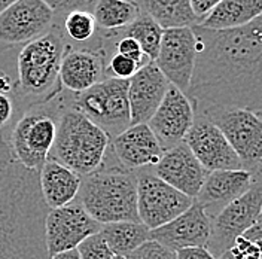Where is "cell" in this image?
Returning a JSON list of instances; mask_svg holds the SVG:
<instances>
[{
  "instance_id": "cell-4",
  "label": "cell",
  "mask_w": 262,
  "mask_h": 259,
  "mask_svg": "<svg viewBox=\"0 0 262 259\" xmlns=\"http://www.w3.org/2000/svg\"><path fill=\"white\" fill-rule=\"evenodd\" d=\"M61 112L49 158L85 178L98 170L111 147V137L88 116L70 106V93L61 91Z\"/></svg>"
},
{
  "instance_id": "cell-9",
  "label": "cell",
  "mask_w": 262,
  "mask_h": 259,
  "mask_svg": "<svg viewBox=\"0 0 262 259\" xmlns=\"http://www.w3.org/2000/svg\"><path fill=\"white\" fill-rule=\"evenodd\" d=\"M222 131L245 170L262 162V119L259 115L240 107H212L195 112Z\"/></svg>"
},
{
  "instance_id": "cell-3",
  "label": "cell",
  "mask_w": 262,
  "mask_h": 259,
  "mask_svg": "<svg viewBox=\"0 0 262 259\" xmlns=\"http://www.w3.org/2000/svg\"><path fill=\"white\" fill-rule=\"evenodd\" d=\"M64 51L63 27L54 24L49 32L18 52L14 97L24 112L34 106L48 104L61 94L60 66Z\"/></svg>"
},
{
  "instance_id": "cell-44",
  "label": "cell",
  "mask_w": 262,
  "mask_h": 259,
  "mask_svg": "<svg viewBox=\"0 0 262 259\" xmlns=\"http://www.w3.org/2000/svg\"><path fill=\"white\" fill-rule=\"evenodd\" d=\"M93 2H94V0H91V3H93Z\"/></svg>"
},
{
  "instance_id": "cell-36",
  "label": "cell",
  "mask_w": 262,
  "mask_h": 259,
  "mask_svg": "<svg viewBox=\"0 0 262 259\" xmlns=\"http://www.w3.org/2000/svg\"><path fill=\"white\" fill-rule=\"evenodd\" d=\"M221 2H222V0H189L191 8H192L194 14H195L196 18H198V23H200L204 16L207 15L216 5H219Z\"/></svg>"
},
{
  "instance_id": "cell-34",
  "label": "cell",
  "mask_w": 262,
  "mask_h": 259,
  "mask_svg": "<svg viewBox=\"0 0 262 259\" xmlns=\"http://www.w3.org/2000/svg\"><path fill=\"white\" fill-rule=\"evenodd\" d=\"M49 9L57 15H67L73 11H82L91 6V0H43Z\"/></svg>"
},
{
  "instance_id": "cell-28",
  "label": "cell",
  "mask_w": 262,
  "mask_h": 259,
  "mask_svg": "<svg viewBox=\"0 0 262 259\" xmlns=\"http://www.w3.org/2000/svg\"><path fill=\"white\" fill-rule=\"evenodd\" d=\"M63 32L78 44L88 42L96 32H97V24L96 19L88 9L82 11H73L64 16L63 21Z\"/></svg>"
},
{
  "instance_id": "cell-39",
  "label": "cell",
  "mask_w": 262,
  "mask_h": 259,
  "mask_svg": "<svg viewBox=\"0 0 262 259\" xmlns=\"http://www.w3.org/2000/svg\"><path fill=\"white\" fill-rule=\"evenodd\" d=\"M49 259H81L79 258V253L76 249L73 250H67V252H61V253H57L54 256H49Z\"/></svg>"
},
{
  "instance_id": "cell-25",
  "label": "cell",
  "mask_w": 262,
  "mask_h": 259,
  "mask_svg": "<svg viewBox=\"0 0 262 259\" xmlns=\"http://www.w3.org/2000/svg\"><path fill=\"white\" fill-rule=\"evenodd\" d=\"M101 237L111 247L114 255L128 256L131 252L150 240V229L142 222H112L101 225Z\"/></svg>"
},
{
  "instance_id": "cell-26",
  "label": "cell",
  "mask_w": 262,
  "mask_h": 259,
  "mask_svg": "<svg viewBox=\"0 0 262 259\" xmlns=\"http://www.w3.org/2000/svg\"><path fill=\"white\" fill-rule=\"evenodd\" d=\"M142 11L133 0H94L91 14L97 29L104 33L121 32L127 29Z\"/></svg>"
},
{
  "instance_id": "cell-22",
  "label": "cell",
  "mask_w": 262,
  "mask_h": 259,
  "mask_svg": "<svg viewBox=\"0 0 262 259\" xmlns=\"http://www.w3.org/2000/svg\"><path fill=\"white\" fill-rule=\"evenodd\" d=\"M81 176L60 162L48 158L39 171V185L48 209L73 203L81 189Z\"/></svg>"
},
{
  "instance_id": "cell-21",
  "label": "cell",
  "mask_w": 262,
  "mask_h": 259,
  "mask_svg": "<svg viewBox=\"0 0 262 259\" xmlns=\"http://www.w3.org/2000/svg\"><path fill=\"white\" fill-rule=\"evenodd\" d=\"M253 183L252 170H217L210 171L204 180L195 201L213 219L234 200L246 194Z\"/></svg>"
},
{
  "instance_id": "cell-24",
  "label": "cell",
  "mask_w": 262,
  "mask_h": 259,
  "mask_svg": "<svg viewBox=\"0 0 262 259\" xmlns=\"http://www.w3.org/2000/svg\"><path fill=\"white\" fill-rule=\"evenodd\" d=\"M142 12L152 16L164 30L194 27L198 18L189 0H133Z\"/></svg>"
},
{
  "instance_id": "cell-12",
  "label": "cell",
  "mask_w": 262,
  "mask_h": 259,
  "mask_svg": "<svg viewBox=\"0 0 262 259\" xmlns=\"http://www.w3.org/2000/svg\"><path fill=\"white\" fill-rule=\"evenodd\" d=\"M101 225L75 200L73 203L49 209L45 218V240L49 256L76 249L79 244L100 232Z\"/></svg>"
},
{
  "instance_id": "cell-7",
  "label": "cell",
  "mask_w": 262,
  "mask_h": 259,
  "mask_svg": "<svg viewBox=\"0 0 262 259\" xmlns=\"http://www.w3.org/2000/svg\"><path fill=\"white\" fill-rule=\"evenodd\" d=\"M70 106L104 130L111 140L131 125L128 81L106 78L81 94L70 93Z\"/></svg>"
},
{
  "instance_id": "cell-5",
  "label": "cell",
  "mask_w": 262,
  "mask_h": 259,
  "mask_svg": "<svg viewBox=\"0 0 262 259\" xmlns=\"http://www.w3.org/2000/svg\"><path fill=\"white\" fill-rule=\"evenodd\" d=\"M81 179L76 201L100 225L122 221L140 222L136 171L125 170L115 158L112 162L104 158L98 170Z\"/></svg>"
},
{
  "instance_id": "cell-43",
  "label": "cell",
  "mask_w": 262,
  "mask_h": 259,
  "mask_svg": "<svg viewBox=\"0 0 262 259\" xmlns=\"http://www.w3.org/2000/svg\"><path fill=\"white\" fill-rule=\"evenodd\" d=\"M258 115H259V118L262 119V111H259V112H258Z\"/></svg>"
},
{
  "instance_id": "cell-27",
  "label": "cell",
  "mask_w": 262,
  "mask_h": 259,
  "mask_svg": "<svg viewBox=\"0 0 262 259\" xmlns=\"http://www.w3.org/2000/svg\"><path fill=\"white\" fill-rule=\"evenodd\" d=\"M163 33L164 29L152 16H149L145 12H140L127 29L121 32H115L114 37L118 39L119 36H127V37L134 39L142 47L147 58L150 61H155V58L158 57L160 47H161Z\"/></svg>"
},
{
  "instance_id": "cell-31",
  "label": "cell",
  "mask_w": 262,
  "mask_h": 259,
  "mask_svg": "<svg viewBox=\"0 0 262 259\" xmlns=\"http://www.w3.org/2000/svg\"><path fill=\"white\" fill-rule=\"evenodd\" d=\"M127 259H178L176 252L165 247L163 244L157 243L154 240H149L145 244H142L139 249L131 252Z\"/></svg>"
},
{
  "instance_id": "cell-23",
  "label": "cell",
  "mask_w": 262,
  "mask_h": 259,
  "mask_svg": "<svg viewBox=\"0 0 262 259\" xmlns=\"http://www.w3.org/2000/svg\"><path fill=\"white\" fill-rule=\"evenodd\" d=\"M261 15L262 0H222L195 26L209 30H231L247 26Z\"/></svg>"
},
{
  "instance_id": "cell-30",
  "label": "cell",
  "mask_w": 262,
  "mask_h": 259,
  "mask_svg": "<svg viewBox=\"0 0 262 259\" xmlns=\"http://www.w3.org/2000/svg\"><path fill=\"white\" fill-rule=\"evenodd\" d=\"M76 250L81 259H112L114 256V252L111 250L100 232L85 239L76 247Z\"/></svg>"
},
{
  "instance_id": "cell-17",
  "label": "cell",
  "mask_w": 262,
  "mask_h": 259,
  "mask_svg": "<svg viewBox=\"0 0 262 259\" xmlns=\"http://www.w3.org/2000/svg\"><path fill=\"white\" fill-rule=\"evenodd\" d=\"M212 232V219L196 203L163 227L150 229V240L178 252L186 247H206Z\"/></svg>"
},
{
  "instance_id": "cell-19",
  "label": "cell",
  "mask_w": 262,
  "mask_h": 259,
  "mask_svg": "<svg viewBox=\"0 0 262 259\" xmlns=\"http://www.w3.org/2000/svg\"><path fill=\"white\" fill-rule=\"evenodd\" d=\"M111 152L121 167L130 171L154 168L164 150L147 124L130 125L111 140Z\"/></svg>"
},
{
  "instance_id": "cell-14",
  "label": "cell",
  "mask_w": 262,
  "mask_h": 259,
  "mask_svg": "<svg viewBox=\"0 0 262 259\" xmlns=\"http://www.w3.org/2000/svg\"><path fill=\"white\" fill-rule=\"evenodd\" d=\"M183 142L192 150L206 171L243 170V164L228 140L210 121L195 115L194 124L186 133Z\"/></svg>"
},
{
  "instance_id": "cell-18",
  "label": "cell",
  "mask_w": 262,
  "mask_h": 259,
  "mask_svg": "<svg viewBox=\"0 0 262 259\" xmlns=\"http://www.w3.org/2000/svg\"><path fill=\"white\" fill-rule=\"evenodd\" d=\"M152 171L157 178L192 200H195L209 175L185 142L164 150L161 160Z\"/></svg>"
},
{
  "instance_id": "cell-13",
  "label": "cell",
  "mask_w": 262,
  "mask_h": 259,
  "mask_svg": "<svg viewBox=\"0 0 262 259\" xmlns=\"http://www.w3.org/2000/svg\"><path fill=\"white\" fill-rule=\"evenodd\" d=\"M196 61V39L192 27L167 29L155 64L173 87L188 93Z\"/></svg>"
},
{
  "instance_id": "cell-32",
  "label": "cell",
  "mask_w": 262,
  "mask_h": 259,
  "mask_svg": "<svg viewBox=\"0 0 262 259\" xmlns=\"http://www.w3.org/2000/svg\"><path fill=\"white\" fill-rule=\"evenodd\" d=\"M115 49L118 54L127 57V58H131L133 61H136L140 67L146 66L147 63H150V60L147 58V55L143 52L142 47L131 37H127V36H119L116 44H115Z\"/></svg>"
},
{
  "instance_id": "cell-37",
  "label": "cell",
  "mask_w": 262,
  "mask_h": 259,
  "mask_svg": "<svg viewBox=\"0 0 262 259\" xmlns=\"http://www.w3.org/2000/svg\"><path fill=\"white\" fill-rule=\"evenodd\" d=\"M243 237L247 239L249 242L255 244L259 250V255L262 259V222H256L252 228H249L243 234Z\"/></svg>"
},
{
  "instance_id": "cell-11",
  "label": "cell",
  "mask_w": 262,
  "mask_h": 259,
  "mask_svg": "<svg viewBox=\"0 0 262 259\" xmlns=\"http://www.w3.org/2000/svg\"><path fill=\"white\" fill-rule=\"evenodd\" d=\"M54 21L55 14L43 0H18L0 12V52L43 36Z\"/></svg>"
},
{
  "instance_id": "cell-8",
  "label": "cell",
  "mask_w": 262,
  "mask_h": 259,
  "mask_svg": "<svg viewBox=\"0 0 262 259\" xmlns=\"http://www.w3.org/2000/svg\"><path fill=\"white\" fill-rule=\"evenodd\" d=\"M252 171L253 183L250 189L212 219V232L206 249L214 258L231 249L238 237L258 222L262 207V162Z\"/></svg>"
},
{
  "instance_id": "cell-38",
  "label": "cell",
  "mask_w": 262,
  "mask_h": 259,
  "mask_svg": "<svg viewBox=\"0 0 262 259\" xmlns=\"http://www.w3.org/2000/svg\"><path fill=\"white\" fill-rule=\"evenodd\" d=\"M14 91H15V79L0 69V94L14 96Z\"/></svg>"
},
{
  "instance_id": "cell-10",
  "label": "cell",
  "mask_w": 262,
  "mask_h": 259,
  "mask_svg": "<svg viewBox=\"0 0 262 259\" xmlns=\"http://www.w3.org/2000/svg\"><path fill=\"white\" fill-rule=\"evenodd\" d=\"M137 173V213L139 221L149 229H157L178 218L194 203L154 171L140 170Z\"/></svg>"
},
{
  "instance_id": "cell-42",
  "label": "cell",
  "mask_w": 262,
  "mask_h": 259,
  "mask_svg": "<svg viewBox=\"0 0 262 259\" xmlns=\"http://www.w3.org/2000/svg\"><path fill=\"white\" fill-rule=\"evenodd\" d=\"M258 222H262V207H261V213H259V218H258Z\"/></svg>"
},
{
  "instance_id": "cell-16",
  "label": "cell",
  "mask_w": 262,
  "mask_h": 259,
  "mask_svg": "<svg viewBox=\"0 0 262 259\" xmlns=\"http://www.w3.org/2000/svg\"><path fill=\"white\" fill-rule=\"evenodd\" d=\"M107 52L97 48H73L66 45L60 66V82L64 91L81 94L106 79Z\"/></svg>"
},
{
  "instance_id": "cell-15",
  "label": "cell",
  "mask_w": 262,
  "mask_h": 259,
  "mask_svg": "<svg viewBox=\"0 0 262 259\" xmlns=\"http://www.w3.org/2000/svg\"><path fill=\"white\" fill-rule=\"evenodd\" d=\"M195 111L191 100L179 88L170 83L160 107L149 119L147 125L155 134L157 140L168 150L183 142L186 133L192 127Z\"/></svg>"
},
{
  "instance_id": "cell-20",
  "label": "cell",
  "mask_w": 262,
  "mask_h": 259,
  "mask_svg": "<svg viewBox=\"0 0 262 259\" xmlns=\"http://www.w3.org/2000/svg\"><path fill=\"white\" fill-rule=\"evenodd\" d=\"M170 82L154 61L147 63L128 81L131 125L147 124L160 107Z\"/></svg>"
},
{
  "instance_id": "cell-29",
  "label": "cell",
  "mask_w": 262,
  "mask_h": 259,
  "mask_svg": "<svg viewBox=\"0 0 262 259\" xmlns=\"http://www.w3.org/2000/svg\"><path fill=\"white\" fill-rule=\"evenodd\" d=\"M142 69L136 61L131 58H127L121 54H114L106 64V78H114V79H122V81H130L131 78L137 73V70Z\"/></svg>"
},
{
  "instance_id": "cell-41",
  "label": "cell",
  "mask_w": 262,
  "mask_h": 259,
  "mask_svg": "<svg viewBox=\"0 0 262 259\" xmlns=\"http://www.w3.org/2000/svg\"><path fill=\"white\" fill-rule=\"evenodd\" d=\"M112 259H127V258H125V256H121V255H114Z\"/></svg>"
},
{
  "instance_id": "cell-6",
  "label": "cell",
  "mask_w": 262,
  "mask_h": 259,
  "mask_svg": "<svg viewBox=\"0 0 262 259\" xmlns=\"http://www.w3.org/2000/svg\"><path fill=\"white\" fill-rule=\"evenodd\" d=\"M61 112L60 96L48 104L27 109L11 130L8 142L11 152L23 167L40 171L49 158L55 136L57 122Z\"/></svg>"
},
{
  "instance_id": "cell-2",
  "label": "cell",
  "mask_w": 262,
  "mask_h": 259,
  "mask_svg": "<svg viewBox=\"0 0 262 259\" xmlns=\"http://www.w3.org/2000/svg\"><path fill=\"white\" fill-rule=\"evenodd\" d=\"M48 210L39 173L16 161L8 137L0 136V259H49Z\"/></svg>"
},
{
  "instance_id": "cell-33",
  "label": "cell",
  "mask_w": 262,
  "mask_h": 259,
  "mask_svg": "<svg viewBox=\"0 0 262 259\" xmlns=\"http://www.w3.org/2000/svg\"><path fill=\"white\" fill-rule=\"evenodd\" d=\"M16 114L18 106L14 96L0 94V136H3V131L11 127Z\"/></svg>"
},
{
  "instance_id": "cell-40",
  "label": "cell",
  "mask_w": 262,
  "mask_h": 259,
  "mask_svg": "<svg viewBox=\"0 0 262 259\" xmlns=\"http://www.w3.org/2000/svg\"><path fill=\"white\" fill-rule=\"evenodd\" d=\"M18 0H0V12H3L6 8H9L11 5H14Z\"/></svg>"
},
{
  "instance_id": "cell-35",
  "label": "cell",
  "mask_w": 262,
  "mask_h": 259,
  "mask_svg": "<svg viewBox=\"0 0 262 259\" xmlns=\"http://www.w3.org/2000/svg\"><path fill=\"white\" fill-rule=\"evenodd\" d=\"M178 259H216L206 247H186L176 252Z\"/></svg>"
},
{
  "instance_id": "cell-1",
  "label": "cell",
  "mask_w": 262,
  "mask_h": 259,
  "mask_svg": "<svg viewBox=\"0 0 262 259\" xmlns=\"http://www.w3.org/2000/svg\"><path fill=\"white\" fill-rule=\"evenodd\" d=\"M196 61L186 93L194 111H262V15L231 30L194 26Z\"/></svg>"
}]
</instances>
